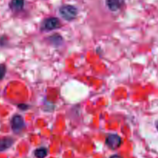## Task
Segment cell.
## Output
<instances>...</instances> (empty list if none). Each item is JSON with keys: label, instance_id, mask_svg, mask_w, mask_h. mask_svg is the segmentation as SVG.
<instances>
[{"label": "cell", "instance_id": "cell-1", "mask_svg": "<svg viewBox=\"0 0 158 158\" xmlns=\"http://www.w3.org/2000/svg\"><path fill=\"white\" fill-rule=\"evenodd\" d=\"M60 14L63 19L66 21H72L77 16L78 10L75 6L71 5H64L60 8Z\"/></svg>", "mask_w": 158, "mask_h": 158}, {"label": "cell", "instance_id": "cell-2", "mask_svg": "<svg viewBox=\"0 0 158 158\" xmlns=\"http://www.w3.org/2000/svg\"><path fill=\"white\" fill-rule=\"evenodd\" d=\"M61 26L59 19L56 17H49V18L46 19L42 23L41 29L42 30L44 31H52L54 29H59Z\"/></svg>", "mask_w": 158, "mask_h": 158}, {"label": "cell", "instance_id": "cell-3", "mask_svg": "<svg viewBox=\"0 0 158 158\" xmlns=\"http://www.w3.org/2000/svg\"><path fill=\"white\" fill-rule=\"evenodd\" d=\"M24 126V120L22 117V116L16 114L12 117V119H11V128L14 133H15V134L19 133L20 131H23Z\"/></svg>", "mask_w": 158, "mask_h": 158}, {"label": "cell", "instance_id": "cell-4", "mask_svg": "<svg viewBox=\"0 0 158 158\" xmlns=\"http://www.w3.org/2000/svg\"><path fill=\"white\" fill-rule=\"evenodd\" d=\"M106 143L110 149L116 150L121 145L122 139L117 134H109L106 139Z\"/></svg>", "mask_w": 158, "mask_h": 158}, {"label": "cell", "instance_id": "cell-5", "mask_svg": "<svg viewBox=\"0 0 158 158\" xmlns=\"http://www.w3.org/2000/svg\"><path fill=\"white\" fill-rule=\"evenodd\" d=\"M124 0H106L108 9L112 12L119 10L123 5Z\"/></svg>", "mask_w": 158, "mask_h": 158}, {"label": "cell", "instance_id": "cell-6", "mask_svg": "<svg viewBox=\"0 0 158 158\" xmlns=\"http://www.w3.org/2000/svg\"><path fill=\"white\" fill-rule=\"evenodd\" d=\"M24 0H11L9 2V8L14 12H19L24 8Z\"/></svg>", "mask_w": 158, "mask_h": 158}, {"label": "cell", "instance_id": "cell-7", "mask_svg": "<svg viewBox=\"0 0 158 158\" xmlns=\"http://www.w3.org/2000/svg\"><path fill=\"white\" fill-rule=\"evenodd\" d=\"M13 143V139L11 137L0 138V152L9 149Z\"/></svg>", "mask_w": 158, "mask_h": 158}, {"label": "cell", "instance_id": "cell-8", "mask_svg": "<svg viewBox=\"0 0 158 158\" xmlns=\"http://www.w3.org/2000/svg\"><path fill=\"white\" fill-rule=\"evenodd\" d=\"M36 158H45L48 154V150L46 148H37L34 152Z\"/></svg>", "mask_w": 158, "mask_h": 158}, {"label": "cell", "instance_id": "cell-9", "mask_svg": "<svg viewBox=\"0 0 158 158\" xmlns=\"http://www.w3.org/2000/svg\"><path fill=\"white\" fill-rule=\"evenodd\" d=\"M6 73V66L4 64H0V80L5 77Z\"/></svg>", "mask_w": 158, "mask_h": 158}, {"label": "cell", "instance_id": "cell-10", "mask_svg": "<svg viewBox=\"0 0 158 158\" xmlns=\"http://www.w3.org/2000/svg\"><path fill=\"white\" fill-rule=\"evenodd\" d=\"M19 108H22V109H27L28 108V106H26V105H19Z\"/></svg>", "mask_w": 158, "mask_h": 158}, {"label": "cell", "instance_id": "cell-11", "mask_svg": "<svg viewBox=\"0 0 158 158\" xmlns=\"http://www.w3.org/2000/svg\"><path fill=\"white\" fill-rule=\"evenodd\" d=\"M110 158H123V157H120V155H113V156H111Z\"/></svg>", "mask_w": 158, "mask_h": 158}, {"label": "cell", "instance_id": "cell-12", "mask_svg": "<svg viewBox=\"0 0 158 158\" xmlns=\"http://www.w3.org/2000/svg\"><path fill=\"white\" fill-rule=\"evenodd\" d=\"M155 127H156V129H157L158 131V120L155 122Z\"/></svg>", "mask_w": 158, "mask_h": 158}]
</instances>
